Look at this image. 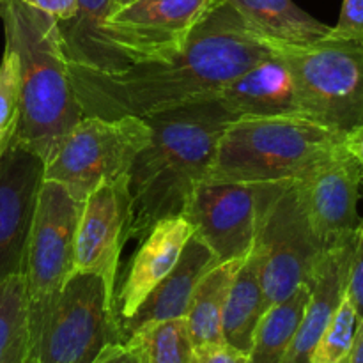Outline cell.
Here are the masks:
<instances>
[{"instance_id": "cell-14", "label": "cell", "mask_w": 363, "mask_h": 363, "mask_svg": "<svg viewBox=\"0 0 363 363\" xmlns=\"http://www.w3.org/2000/svg\"><path fill=\"white\" fill-rule=\"evenodd\" d=\"M362 183V167L344 145L300 181L312 229L325 248L344 243L357 234Z\"/></svg>"}, {"instance_id": "cell-37", "label": "cell", "mask_w": 363, "mask_h": 363, "mask_svg": "<svg viewBox=\"0 0 363 363\" xmlns=\"http://www.w3.org/2000/svg\"><path fill=\"white\" fill-rule=\"evenodd\" d=\"M340 363H347V358H346V360H342V362H340Z\"/></svg>"}, {"instance_id": "cell-21", "label": "cell", "mask_w": 363, "mask_h": 363, "mask_svg": "<svg viewBox=\"0 0 363 363\" xmlns=\"http://www.w3.org/2000/svg\"><path fill=\"white\" fill-rule=\"evenodd\" d=\"M245 259L218 262L201 279L190 300L186 312L188 330H190L194 347L222 344L223 308L230 284Z\"/></svg>"}, {"instance_id": "cell-9", "label": "cell", "mask_w": 363, "mask_h": 363, "mask_svg": "<svg viewBox=\"0 0 363 363\" xmlns=\"http://www.w3.org/2000/svg\"><path fill=\"white\" fill-rule=\"evenodd\" d=\"M287 184L202 181L195 186L183 216L218 262L245 259L255 247L269 208Z\"/></svg>"}, {"instance_id": "cell-1", "label": "cell", "mask_w": 363, "mask_h": 363, "mask_svg": "<svg viewBox=\"0 0 363 363\" xmlns=\"http://www.w3.org/2000/svg\"><path fill=\"white\" fill-rule=\"evenodd\" d=\"M273 52L227 2L216 6L174 55L101 71L67 62L84 116L117 119L216 94L233 78Z\"/></svg>"}, {"instance_id": "cell-11", "label": "cell", "mask_w": 363, "mask_h": 363, "mask_svg": "<svg viewBox=\"0 0 363 363\" xmlns=\"http://www.w3.org/2000/svg\"><path fill=\"white\" fill-rule=\"evenodd\" d=\"M254 250L261 266L266 308L286 300L301 284L311 286L326 248L312 229L300 181L287 184L272 204Z\"/></svg>"}, {"instance_id": "cell-34", "label": "cell", "mask_w": 363, "mask_h": 363, "mask_svg": "<svg viewBox=\"0 0 363 363\" xmlns=\"http://www.w3.org/2000/svg\"><path fill=\"white\" fill-rule=\"evenodd\" d=\"M347 363H363V321H358L357 333H354L353 346H351Z\"/></svg>"}, {"instance_id": "cell-36", "label": "cell", "mask_w": 363, "mask_h": 363, "mask_svg": "<svg viewBox=\"0 0 363 363\" xmlns=\"http://www.w3.org/2000/svg\"><path fill=\"white\" fill-rule=\"evenodd\" d=\"M28 363H38V360H34V358H30V362Z\"/></svg>"}, {"instance_id": "cell-32", "label": "cell", "mask_w": 363, "mask_h": 363, "mask_svg": "<svg viewBox=\"0 0 363 363\" xmlns=\"http://www.w3.org/2000/svg\"><path fill=\"white\" fill-rule=\"evenodd\" d=\"M92 363H137V360L124 344L117 342L106 346Z\"/></svg>"}, {"instance_id": "cell-18", "label": "cell", "mask_w": 363, "mask_h": 363, "mask_svg": "<svg viewBox=\"0 0 363 363\" xmlns=\"http://www.w3.org/2000/svg\"><path fill=\"white\" fill-rule=\"evenodd\" d=\"M216 264H218V259L213 254L211 248L194 234L188 240L172 272L151 291V294L135 311V314L121 325V342L124 344L130 333L142 325L186 318L195 287L201 282L202 277Z\"/></svg>"}, {"instance_id": "cell-27", "label": "cell", "mask_w": 363, "mask_h": 363, "mask_svg": "<svg viewBox=\"0 0 363 363\" xmlns=\"http://www.w3.org/2000/svg\"><path fill=\"white\" fill-rule=\"evenodd\" d=\"M20 121V60L6 45L0 60V155L16 133Z\"/></svg>"}, {"instance_id": "cell-20", "label": "cell", "mask_w": 363, "mask_h": 363, "mask_svg": "<svg viewBox=\"0 0 363 363\" xmlns=\"http://www.w3.org/2000/svg\"><path fill=\"white\" fill-rule=\"evenodd\" d=\"M266 312L264 291L261 282V266L257 252L252 248L230 284L223 308L222 332L229 346L250 353L254 332Z\"/></svg>"}, {"instance_id": "cell-7", "label": "cell", "mask_w": 363, "mask_h": 363, "mask_svg": "<svg viewBox=\"0 0 363 363\" xmlns=\"http://www.w3.org/2000/svg\"><path fill=\"white\" fill-rule=\"evenodd\" d=\"M113 298L116 293L99 275L73 273L30 328L32 358L38 363H92L106 346L121 342Z\"/></svg>"}, {"instance_id": "cell-35", "label": "cell", "mask_w": 363, "mask_h": 363, "mask_svg": "<svg viewBox=\"0 0 363 363\" xmlns=\"http://www.w3.org/2000/svg\"><path fill=\"white\" fill-rule=\"evenodd\" d=\"M131 2H135V0H112V13L113 11L121 9V7L128 6V4H131Z\"/></svg>"}, {"instance_id": "cell-26", "label": "cell", "mask_w": 363, "mask_h": 363, "mask_svg": "<svg viewBox=\"0 0 363 363\" xmlns=\"http://www.w3.org/2000/svg\"><path fill=\"white\" fill-rule=\"evenodd\" d=\"M357 328L358 315L346 294L337 312L333 314L332 321L323 332L319 342L315 344L311 363H340L346 360L350 357Z\"/></svg>"}, {"instance_id": "cell-4", "label": "cell", "mask_w": 363, "mask_h": 363, "mask_svg": "<svg viewBox=\"0 0 363 363\" xmlns=\"http://www.w3.org/2000/svg\"><path fill=\"white\" fill-rule=\"evenodd\" d=\"M344 145V135L305 117H241L220 137L204 181H301Z\"/></svg>"}, {"instance_id": "cell-3", "label": "cell", "mask_w": 363, "mask_h": 363, "mask_svg": "<svg viewBox=\"0 0 363 363\" xmlns=\"http://www.w3.org/2000/svg\"><path fill=\"white\" fill-rule=\"evenodd\" d=\"M6 45L20 60V121L13 140L45 162L84 117L71 84L59 21L23 0H2Z\"/></svg>"}, {"instance_id": "cell-13", "label": "cell", "mask_w": 363, "mask_h": 363, "mask_svg": "<svg viewBox=\"0 0 363 363\" xmlns=\"http://www.w3.org/2000/svg\"><path fill=\"white\" fill-rule=\"evenodd\" d=\"M43 181L41 156L11 142L0 155V284L23 273Z\"/></svg>"}, {"instance_id": "cell-25", "label": "cell", "mask_w": 363, "mask_h": 363, "mask_svg": "<svg viewBox=\"0 0 363 363\" xmlns=\"http://www.w3.org/2000/svg\"><path fill=\"white\" fill-rule=\"evenodd\" d=\"M112 13V0H77V14L59 23L69 64L96 67L101 60V28Z\"/></svg>"}, {"instance_id": "cell-22", "label": "cell", "mask_w": 363, "mask_h": 363, "mask_svg": "<svg viewBox=\"0 0 363 363\" xmlns=\"http://www.w3.org/2000/svg\"><path fill=\"white\" fill-rule=\"evenodd\" d=\"M311 286L301 284L286 300L266 308L254 332L250 363H282L303 318Z\"/></svg>"}, {"instance_id": "cell-16", "label": "cell", "mask_w": 363, "mask_h": 363, "mask_svg": "<svg viewBox=\"0 0 363 363\" xmlns=\"http://www.w3.org/2000/svg\"><path fill=\"white\" fill-rule=\"evenodd\" d=\"M216 96L236 119L303 117L293 73L275 50L223 85Z\"/></svg>"}, {"instance_id": "cell-30", "label": "cell", "mask_w": 363, "mask_h": 363, "mask_svg": "<svg viewBox=\"0 0 363 363\" xmlns=\"http://www.w3.org/2000/svg\"><path fill=\"white\" fill-rule=\"evenodd\" d=\"M190 363H250V357L248 353L222 342L195 347Z\"/></svg>"}, {"instance_id": "cell-38", "label": "cell", "mask_w": 363, "mask_h": 363, "mask_svg": "<svg viewBox=\"0 0 363 363\" xmlns=\"http://www.w3.org/2000/svg\"><path fill=\"white\" fill-rule=\"evenodd\" d=\"M0 7H2V0H0Z\"/></svg>"}, {"instance_id": "cell-29", "label": "cell", "mask_w": 363, "mask_h": 363, "mask_svg": "<svg viewBox=\"0 0 363 363\" xmlns=\"http://www.w3.org/2000/svg\"><path fill=\"white\" fill-rule=\"evenodd\" d=\"M333 38H363V0H342L339 21L332 27Z\"/></svg>"}, {"instance_id": "cell-10", "label": "cell", "mask_w": 363, "mask_h": 363, "mask_svg": "<svg viewBox=\"0 0 363 363\" xmlns=\"http://www.w3.org/2000/svg\"><path fill=\"white\" fill-rule=\"evenodd\" d=\"M80 209L82 202L62 184L43 181L23 266L30 328L38 325L73 275Z\"/></svg>"}, {"instance_id": "cell-24", "label": "cell", "mask_w": 363, "mask_h": 363, "mask_svg": "<svg viewBox=\"0 0 363 363\" xmlns=\"http://www.w3.org/2000/svg\"><path fill=\"white\" fill-rule=\"evenodd\" d=\"M32 358L27 287L23 273L0 284V363H28Z\"/></svg>"}, {"instance_id": "cell-6", "label": "cell", "mask_w": 363, "mask_h": 363, "mask_svg": "<svg viewBox=\"0 0 363 363\" xmlns=\"http://www.w3.org/2000/svg\"><path fill=\"white\" fill-rule=\"evenodd\" d=\"M151 135L144 117L84 116L45 158V179L82 202L99 184L128 176Z\"/></svg>"}, {"instance_id": "cell-12", "label": "cell", "mask_w": 363, "mask_h": 363, "mask_svg": "<svg viewBox=\"0 0 363 363\" xmlns=\"http://www.w3.org/2000/svg\"><path fill=\"white\" fill-rule=\"evenodd\" d=\"M133 206L130 174L106 181L82 201L74 233L73 273H94L116 293L121 252L130 240Z\"/></svg>"}, {"instance_id": "cell-33", "label": "cell", "mask_w": 363, "mask_h": 363, "mask_svg": "<svg viewBox=\"0 0 363 363\" xmlns=\"http://www.w3.org/2000/svg\"><path fill=\"white\" fill-rule=\"evenodd\" d=\"M344 147L358 162L363 170V124L344 137Z\"/></svg>"}, {"instance_id": "cell-8", "label": "cell", "mask_w": 363, "mask_h": 363, "mask_svg": "<svg viewBox=\"0 0 363 363\" xmlns=\"http://www.w3.org/2000/svg\"><path fill=\"white\" fill-rule=\"evenodd\" d=\"M223 0H135L106 16L96 69L117 71L174 55ZM92 69V67H91Z\"/></svg>"}, {"instance_id": "cell-19", "label": "cell", "mask_w": 363, "mask_h": 363, "mask_svg": "<svg viewBox=\"0 0 363 363\" xmlns=\"http://www.w3.org/2000/svg\"><path fill=\"white\" fill-rule=\"evenodd\" d=\"M269 45H311L332 27L315 20L293 0H223Z\"/></svg>"}, {"instance_id": "cell-5", "label": "cell", "mask_w": 363, "mask_h": 363, "mask_svg": "<svg viewBox=\"0 0 363 363\" xmlns=\"http://www.w3.org/2000/svg\"><path fill=\"white\" fill-rule=\"evenodd\" d=\"M296 82L301 113L346 137L363 124V38H326L311 45H269Z\"/></svg>"}, {"instance_id": "cell-2", "label": "cell", "mask_w": 363, "mask_h": 363, "mask_svg": "<svg viewBox=\"0 0 363 363\" xmlns=\"http://www.w3.org/2000/svg\"><path fill=\"white\" fill-rule=\"evenodd\" d=\"M144 119L151 126V142L130 170V240L137 241L160 220L183 215L195 186L208 176L220 137L236 117L211 94Z\"/></svg>"}, {"instance_id": "cell-17", "label": "cell", "mask_w": 363, "mask_h": 363, "mask_svg": "<svg viewBox=\"0 0 363 363\" xmlns=\"http://www.w3.org/2000/svg\"><path fill=\"white\" fill-rule=\"evenodd\" d=\"M354 238L326 248L315 266L303 318L282 363H311L315 344L347 294Z\"/></svg>"}, {"instance_id": "cell-31", "label": "cell", "mask_w": 363, "mask_h": 363, "mask_svg": "<svg viewBox=\"0 0 363 363\" xmlns=\"http://www.w3.org/2000/svg\"><path fill=\"white\" fill-rule=\"evenodd\" d=\"M23 2L50 14L59 23L71 20L77 14V0H23Z\"/></svg>"}, {"instance_id": "cell-28", "label": "cell", "mask_w": 363, "mask_h": 363, "mask_svg": "<svg viewBox=\"0 0 363 363\" xmlns=\"http://www.w3.org/2000/svg\"><path fill=\"white\" fill-rule=\"evenodd\" d=\"M347 298L353 303L358 321H363V216L358 222L354 234V248L351 257L350 282H347Z\"/></svg>"}, {"instance_id": "cell-15", "label": "cell", "mask_w": 363, "mask_h": 363, "mask_svg": "<svg viewBox=\"0 0 363 363\" xmlns=\"http://www.w3.org/2000/svg\"><path fill=\"white\" fill-rule=\"evenodd\" d=\"M194 234L195 230L186 216L177 215L160 220L147 236L138 241L123 287L113 298L119 328L144 303L151 291L172 272Z\"/></svg>"}, {"instance_id": "cell-23", "label": "cell", "mask_w": 363, "mask_h": 363, "mask_svg": "<svg viewBox=\"0 0 363 363\" xmlns=\"http://www.w3.org/2000/svg\"><path fill=\"white\" fill-rule=\"evenodd\" d=\"M124 346L137 363H190L195 350L186 318L138 326L124 340Z\"/></svg>"}]
</instances>
